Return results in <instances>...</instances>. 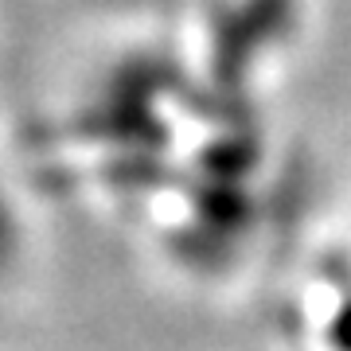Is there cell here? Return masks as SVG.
Wrapping results in <instances>:
<instances>
[{"mask_svg": "<svg viewBox=\"0 0 351 351\" xmlns=\"http://www.w3.org/2000/svg\"><path fill=\"white\" fill-rule=\"evenodd\" d=\"M328 343H332V351H351V269H339V277H332Z\"/></svg>", "mask_w": 351, "mask_h": 351, "instance_id": "cell-2", "label": "cell"}, {"mask_svg": "<svg viewBox=\"0 0 351 351\" xmlns=\"http://www.w3.org/2000/svg\"><path fill=\"white\" fill-rule=\"evenodd\" d=\"M8 176L0 172V277L12 274V265L20 262V246H24V226H20V211H16L12 195H8Z\"/></svg>", "mask_w": 351, "mask_h": 351, "instance_id": "cell-1", "label": "cell"}]
</instances>
